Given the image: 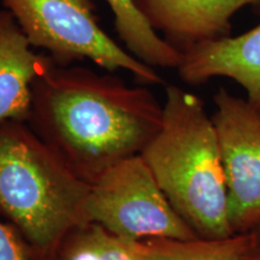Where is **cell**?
<instances>
[{"label": "cell", "instance_id": "cell-1", "mask_svg": "<svg viewBox=\"0 0 260 260\" xmlns=\"http://www.w3.org/2000/svg\"><path fill=\"white\" fill-rule=\"evenodd\" d=\"M34 132L90 184L141 154L160 129L162 105L145 87L52 59L32 83Z\"/></svg>", "mask_w": 260, "mask_h": 260}, {"label": "cell", "instance_id": "cell-2", "mask_svg": "<svg viewBox=\"0 0 260 260\" xmlns=\"http://www.w3.org/2000/svg\"><path fill=\"white\" fill-rule=\"evenodd\" d=\"M140 155L198 237L234 235L218 136L200 98L168 86L160 129Z\"/></svg>", "mask_w": 260, "mask_h": 260}, {"label": "cell", "instance_id": "cell-3", "mask_svg": "<svg viewBox=\"0 0 260 260\" xmlns=\"http://www.w3.org/2000/svg\"><path fill=\"white\" fill-rule=\"evenodd\" d=\"M90 183L23 121L0 123V213L31 256L53 260L68 234L86 222Z\"/></svg>", "mask_w": 260, "mask_h": 260}, {"label": "cell", "instance_id": "cell-4", "mask_svg": "<svg viewBox=\"0 0 260 260\" xmlns=\"http://www.w3.org/2000/svg\"><path fill=\"white\" fill-rule=\"evenodd\" d=\"M34 48L56 63L90 60L110 73L124 70L144 84H161L154 68L140 61L99 24L90 0H0Z\"/></svg>", "mask_w": 260, "mask_h": 260}, {"label": "cell", "instance_id": "cell-5", "mask_svg": "<svg viewBox=\"0 0 260 260\" xmlns=\"http://www.w3.org/2000/svg\"><path fill=\"white\" fill-rule=\"evenodd\" d=\"M86 222L128 241L198 237L169 203L140 154L117 162L90 184Z\"/></svg>", "mask_w": 260, "mask_h": 260}, {"label": "cell", "instance_id": "cell-6", "mask_svg": "<svg viewBox=\"0 0 260 260\" xmlns=\"http://www.w3.org/2000/svg\"><path fill=\"white\" fill-rule=\"evenodd\" d=\"M216 128L225 172L228 220L245 234L260 220V110L220 88L213 98Z\"/></svg>", "mask_w": 260, "mask_h": 260}, {"label": "cell", "instance_id": "cell-7", "mask_svg": "<svg viewBox=\"0 0 260 260\" xmlns=\"http://www.w3.org/2000/svg\"><path fill=\"white\" fill-rule=\"evenodd\" d=\"M178 76L189 84L228 77L240 84L246 99L260 110V25L239 37L205 40L182 52Z\"/></svg>", "mask_w": 260, "mask_h": 260}, {"label": "cell", "instance_id": "cell-8", "mask_svg": "<svg viewBox=\"0 0 260 260\" xmlns=\"http://www.w3.org/2000/svg\"><path fill=\"white\" fill-rule=\"evenodd\" d=\"M165 40L183 52L198 42L229 37L232 17L260 0H134Z\"/></svg>", "mask_w": 260, "mask_h": 260}, {"label": "cell", "instance_id": "cell-9", "mask_svg": "<svg viewBox=\"0 0 260 260\" xmlns=\"http://www.w3.org/2000/svg\"><path fill=\"white\" fill-rule=\"evenodd\" d=\"M52 58L34 51L8 10H0V123L28 121L32 83Z\"/></svg>", "mask_w": 260, "mask_h": 260}, {"label": "cell", "instance_id": "cell-10", "mask_svg": "<svg viewBox=\"0 0 260 260\" xmlns=\"http://www.w3.org/2000/svg\"><path fill=\"white\" fill-rule=\"evenodd\" d=\"M113 14L116 31L125 50L152 68L177 69L182 52L160 37L134 0H106Z\"/></svg>", "mask_w": 260, "mask_h": 260}, {"label": "cell", "instance_id": "cell-11", "mask_svg": "<svg viewBox=\"0 0 260 260\" xmlns=\"http://www.w3.org/2000/svg\"><path fill=\"white\" fill-rule=\"evenodd\" d=\"M246 233L220 239L154 237L136 241L141 260H245Z\"/></svg>", "mask_w": 260, "mask_h": 260}, {"label": "cell", "instance_id": "cell-12", "mask_svg": "<svg viewBox=\"0 0 260 260\" xmlns=\"http://www.w3.org/2000/svg\"><path fill=\"white\" fill-rule=\"evenodd\" d=\"M53 260H141L136 241L113 235L95 223H84L68 234Z\"/></svg>", "mask_w": 260, "mask_h": 260}, {"label": "cell", "instance_id": "cell-13", "mask_svg": "<svg viewBox=\"0 0 260 260\" xmlns=\"http://www.w3.org/2000/svg\"><path fill=\"white\" fill-rule=\"evenodd\" d=\"M30 251L11 224L0 220V260H29Z\"/></svg>", "mask_w": 260, "mask_h": 260}, {"label": "cell", "instance_id": "cell-14", "mask_svg": "<svg viewBox=\"0 0 260 260\" xmlns=\"http://www.w3.org/2000/svg\"><path fill=\"white\" fill-rule=\"evenodd\" d=\"M246 247L243 251L245 260H260V220L246 233Z\"/></svg>", "mask_w": 260, "mask_h": 260}]
</instances>
